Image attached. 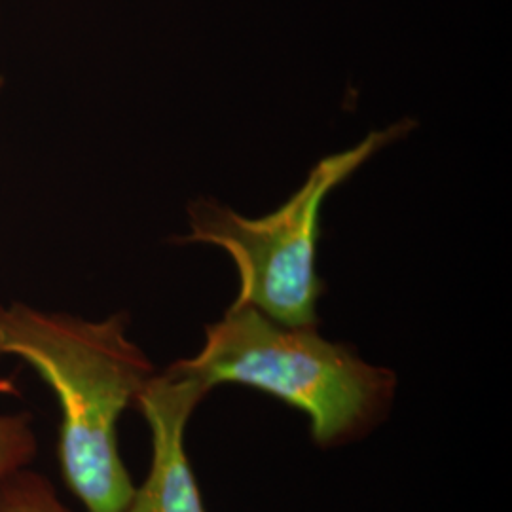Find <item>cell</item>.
<instances>
[{
  "instance_id": "obj_1",
  "label": "cell",
  "mask_w": 512,
  "mask_h": 512,
  "mask_svg": "<svg viewBox=\"0 0 512 512\" xmlns=\"http://www.w3.org/2000/svg\"><path fill=\"white\" fill-rule=\"evenodd\" d=\"M0 355L18 357L50 385L61 410V476L88 512H122L135 492L116 425L156 374L128 336V315L86 321L21 302L0 304Z\"/></svg>"
},
{
  "instance_id": "obj_2",
  "label": "cell",
  "mask_w": 512,
  "mask_h": 512,
  "mask_svg": "<svg viewBox=\"0 0 512 512\" xmlns=\"http://www.w3.org/2000/svg\"><path fill=\"white\" fill-rule=\"evenodd\" d=\"M177 363L209 391L247 385L304 412L321 446L365 437L384 420L397 387L391 370L368 365L315 327L277 323L249 304H232L205 329L200 353Z\"/></svg>"
},
{
  "instance_id": "obj_3",
  "label": "cell",
  "mask_w": 512,
  "mask_h": 512,
  "mask_svg": "<svg viewBox=\"0 0 512 512\" xmlns=\"http://www.w3.org/2000/svg\"><path fill=\"white\" fill-rule=\"evenodd\" d=\"M414 126V120L404 118L368 133L353 148L319 160L294 196L262 219H247L211 198L190 203V234L177 241L215 245L232 256L239 274L234 304L255 306L283 325L315 327L317 300L325 291L315 272L323 203L336 186Z\"/></svg>"
},
{
  "instance_id": "obj_4",
  "label": "cell",
  "mask_w": 512,
  "mask_h": 512,
  "mask_svg": "<svg viewBox=\"0 0 512 512\" xmlns=\"http://www.w3.org/2000/svg\"><path fill=\"white\" fill-rule=\"evenodd\" d=\"M209 393L183 366L156 372L137 399L152 435L150 471L122 512H205L202 494L184 448L192 412Z\"/></svg>"
},
{
  "instance_id": "obj_5",
  "label": "cell",
  "mask_w": 512,
  "mask_h": 512,
  "mask_svg": "<svg viewBox=\"0 0 512 512\" xmlns=\"http://www.w3.org/2000/svg\"><path fill=\"white\" fill-rule=\"evenodd\" d=\"M0 512L73 511L59 499L46 476L27 467L0 484Z\"/></svg>"
},
{
  "instance_id": "obj_6",
  "label": "cell",
  "mask_w": 512,
  "mask_h": 512,
  "mask_svg": "<svg viewBox=\"0 0 512 512\" xmlns=\"http://www.w3.org/2000/svg\"><path fill=\"white\" fill-rule=\"evenodd\" d=\"M38 440L29 412H0V484L37 458Z\"/></svg>"
},
{
  "instance_id": "obj_7",
  "label": "cell",
  "mask_w": 512,
  "mask_h": 512,
  "mask_svg": "<svg viewBox=\"0 0 512 512\" xmlns=\"http://www.w3.org/2000/svg\"><path fill=\"white\" fill-rule=\"evenodd\" d=\"M0 88H2V76H0Z\"/></svg>"
}]
</instances>
